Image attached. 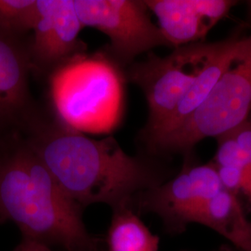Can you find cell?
Listing matches in <instances>:
<instances>
[{"label": "cell", "mask_w": 251, "mask_h": 251, "mask_svg": "<svg viewBox=\"0 0 251 251\" xmlns=\"http://www.w3.org/2000/svg\"><path fill=\"white\" fill-rule=\"evenodd\" d=\"M33 36L27 45L31 70L51 73L86 53L79 38L83 28L74 0H37Z\"/></svg>", "instance_id": "ba28073f"}, {"label": "cell", "mask_w": 251, "mask_h": 251, "mask_svg": "<svg viewBox=\"0 0 251 251\" xmlns=\"http://www.w3.org/2000/svg\"><path fill=\"white\" fill-rule=\"evenodd\" d=\"M26 143L67 196L85 208L131 206L137 196L170 179L151 155H130L113 137L93 139L61 124L32 119Z\"/></svg>", "instance_id": "6da1fadb"}, {"label": "cell", "mask_w": 251, "mask_h": 251, "mask_svg": "<svg viewBox=\"0 0 251 251\" xmlns=\"http://www.w3.org/2000/svg\"><path fill=\"white\" fill-rule=\"evenodd\" d=\"M222 40L175 48L167 56L150 53L126 67V80L139 87L148 105L147 123L141 138L166 121L218 52Z\"/></svg>", "instance_id": "5b68a950"}, {"label": "cell", "mask_w": 251, "mask_h": 251, "mask_svg": "<svg viewBox=\"0 0 251 251\" xmlns=\"http://www.w3.org/2000/svg\"><path fill=\"white\" fill-rule=\"evenodd\" d=\"M224 188L213 162L199 163L191 154L175 176L137 196L132 207L139 214L156 216L166 233L177 235L190 225H204L213 198Z\"/></svg>", "instance_id": "8992f818"}, {"label": "cell", "mask_w": 251, "mask_h": 251, "mask_svg": "<svg viewBox=\"0 0 251 251\" xmlns=\"http://www.w3.org/2000/svg\"><path fill=\"white\" fill-rule=\"evenodd\" d=\"M246 36L247 35L240 36L239 34H234L222 40L218 52L211 59L198 80L196 81L194 86L181 100L171 116L151 134L141 138L145 146L176 129L190 116H192L198 107L201 106L215 86L218 79L242 50Z\"/></svg>", "instance_id": "7c38bea8"}, {"label": "cell", "mask_w": 251, "mask_h": 251, "mask_svg": "<svg viewBox=\"0 0 251 251\" xmlns=\"http://www.w3.org/2000/svg\"></svg>", "instance_id": "2e32d148"}, {"label": "cell", "mask_w": 251, "mask_h": 251, "mask_svg": "<svg viewBox=\"0 0 251 251\" xmlns=\"http://www.w3.org/2000/svg\"><path fill=\"white\" fill-rule=\"evenodd\" d=\"M216 140L211 161L224 187L239 201L251 224V116Z\"/></svg>", "instance_id": "8fae6325"}, {"label": "cell", "mask_w": 251, "mask_h": 251, "mask_svg": "<svg viewBox=\"0 0 251 251\" xmlns=\"http://www.w3.org/2000/svg\"><path fill=\"white\" fill-rule=\"evenodd\" d=\"M105 244V243H104ZM14 251H63L60 250H56L53 248H50L49 246H46L43 244L33 241V240H29L26 238H22L21 241L18 245L16 246V248L14 249ZM100 251H105V246L102 250Z\"/></svg>", "instance_id": "9a60e30c"}, {"label": "cell", "mask_w": 251, "mask_h": 251, "mask_svg": "<svg viewBox=\"0 0 251 251\" xmlns=\"http://www.w3.org/2000/svg\"><path fill=\"white\" fill-rule=\"evenodd\" d=\"M74 4L83 26L95 28L108 36V55L123 70L152 49L171 48L152 23L144 1L74 0Z\"/></svg>", "instance_id": "52a82bcc"}, {"label": "cell", "mask_w": 251, "mask_h": 251, "mask_svg": "<svg viewBox=\"0 0 251 251\" xmlns=\"http://www.w3.org/2000/svg\"><path fill=\"white\" fill-rule=\"evenodd\" d=\"M104 238L106 251H159L158 235L151 232L131 206L112 210Z\"/></svg>", "instance_id": "4fadbf2b"}, {"label": "cell", "mask_w": 251, "mask_h": 251, "mask_svg": "<svg viewBox=\"0 0 251 251\" xmlns=\"http://www.w3.org/2000/svg\"><path fill=\"white\" fill-rule=\"evenodd\" d=\"M157 18L171 48L204 41L209 31L228 16L233 0H144Z\"/></svg>", "instance_id": "9c48e42d"}, {"label": "cell", "mask_w": 251, "mask_h": 251, "mask_svg": "<svg viewBox=\"0 0 251 251\" xmlns=\"http://www.w3.org/2000/svg\"><path fill=\"white\" fill-rule=\"evenodd\" d=\"M37 0H0V27L21 36L32 31L36 22Z\"/></svg>", "instance_id": "5bb4252c"}, {"label": "cell", "mask_w": 251, "mask_h": 251, "mask_svg": "<svg viewBox=\"0 0 251 251\" xmlns=\"http://www.w3.org/2000/svg\"><path fill=\"white\" fill-rule=\"evenodd\" d=\"M27 46L0 27V122L27 125L34 116L29 91Z\"/></svg>", "instance_id": "30bf717a"}, {"label": "cell", "mask_w": 251, "mask_h": 251, "mask_svg": "<svg viewBox=\"0 0 251 251\" xmlns=\"http://www.w3.org/2000/svg\"><path fill=\"white\" fill-rule=\"evenodd\" d=\"M0 123H1V122H0Z\"/></svg>", "instance_id": "e0dca14e"}, {"label": "cell", "mask_w": 251, "mask_h": 251, "mask_svg": "<svg viewBox=\"0 0 251 251\" xmlns=\"http://www.w3.org/2000/svg\"><path fill=\"white\" fill-rule=\"evenodd\" d=\"M125 73L107 52L74 57L50 75L57 121L82 133H108L123 116Z\"/></svg>", "instance_id": "3957f363"}, {"label": "cell", "mask_w": 251, "mask_h": 251, "mask_svg": "<svg viewBox=\"0 0 251 251\" xmlns=\"http://www.w3.org/2000/svg\"><path fill=\"white\" fill-rule=\"evenodd\" d=\"M251 113V34L218 79L205 101L170 133L145 146L151 156L193 154L206 138H217L242 124Z\"/></svg>", "instance_id": "277c9868"}, {"label": "cell", "mask_w": 251, "mask_h": 251, "mask_svg": "<svg viewBox=\"0 0 251 251\" xmlns=\"http://www.w3.org/2000/svg\"><path fill=\"white\" fill-rule=\"evenodd\" d=\"M83 210L67 196L25 143L0 155V222L26 238L63 251H100L104 239L90 233Z\"/></svg>", "instance_id": "7a4b0ae2"}]
</instances>
